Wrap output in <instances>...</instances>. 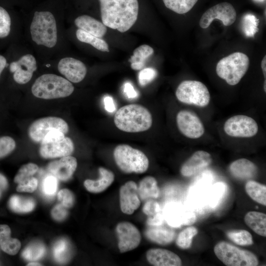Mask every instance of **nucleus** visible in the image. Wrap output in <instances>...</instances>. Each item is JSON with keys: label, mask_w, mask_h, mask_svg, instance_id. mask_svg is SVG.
Instances as JSON below:
<instances>
[{"label": "nucleus", "mask_w": 266, "mask_h": 266, "mask_svg": "<svg viewBox=\"0 0 266 266\" xmlns=\"http://www.w3.org/2000/svg\"><path fill=\"white\" fill-rule=\"evenodd\" d=\"M100 16L106 26L124 33L136 22L139 10L138 0H98Z\"/></svg>", "instance_id": "nucleus-1"}, {"label": "nucleus", "mask_w": 266, "mask_h": 266, "mask_svg": "<svg viewBox=\"0 0 266 266\" xmlns=\"http://www.w3.org/2000/svg\"><path fill=\"white\" fill-rule=\"evenodd\" d=\"M152 121L150 111L138 104H130L121 107L114 117L116 127L127 133L146 131L152 126Z\"/></svg>", "instance_id": "nucleus-2"}, {"label": "nucleus", "mask_w": 266, "mask_h": 266, "mask_svg": "<svg viewBox=\"0 0 266 266\" xmlns=\"http://www.w3.org/2000/svg\"><path fill=\"white\" fill-rule=\"evenodd\" d=\"M73 91L74 87L69 81L54 74L41 75L32 87V92L35 97L46 100L65 98Z\"/></svg>", "instance_id": "nucleus-3"}, {"label": "nucleus", "mask_w": 266, "mask_h": 266, "mask_svg": "<svg viewBox=\"0 0 266 266\" xmlns=\"http://www.w3.org/2000/svg\"><path fill=\"white\" fill-rule=\"evenodd\" d=\"M33 40L38 45L52 48L57 42L56 22L49 11H36L30 26Z\"/></svg>", "instance_id": "nucleus-4"}, {"label": "nucleus", "mask_w": 266, "mask_h": 266, "mask_svg": "<svg viewBox=\"0 0 266 266\" xmlns=\"http://www.w3.org/2000/svg\"><path fill=\"white\" fill-rule=\"evenodd\" d=\"M113 156L117 166L126 173H143L149 167L146 155L127 144L117 145L114 150Z\"/></svg>", "instance_id": "nucleus-5"}, {"label": "nucleus", "mask_w": 266, "mask_h": 266, "mask_svg": "<svg viewBox=\"0 0 266 266\" xmlns=\"http://www.w3.org/2000/svg\"><path fill=\"white\" fill-rule=\"evenodd\" d=\"M249 66V59L244 53H233L221 59L216 65L218 76L226 80L230 85L239 83L247 72Z\"/></svg>", "instance_id": "nucleus-6"}, {"label": "nucleus", "mask_w": 266, "mask_h": 266, "mask_svg": "<svg viewBox=\"0 0 266 266\" xmlns=\"http://www.w3.org/2000/svg\"><path fill=\"white\" fill-rule=\"evenodd\" d=\"M40 143L39 153L46 159L70 156L74 149L72 140L57 129L48 132Z\"/></svg>", "instance_id": "nucleus-7"}, {"label": "nucleus", "mask_w": 266, "mask_h": 266, "mask_svg": "<svg viewBox=\"0 0 266 266\" xmlns=\"http://www.w3.org/2000/svg\"><path fill=\"white\" fill-rule=\"evenodd\" d=\"M216 257L227 266H256L259 261L252 252L221 241L214 247Z\"/></svg>", "instance_id": "nucleus-8"}, {"label": "nucleus", "mask_w": 266, "mask_h": 266, "mask_svg": "<svg viewBox=\"0 0 266 266\" xmlns=\"http://www.w3.org/2000/svg\"><path fill=\"white\" fill-rule=\"evenodd\" d=\"M175 95L180 102L199 107L207 106L210 100L207 88L202 82L196 80L182 81L177 88Z\"/></svg>", "instance_id": "nucleus-9"}, {"label": "nucleus", "mask_w": 266, "mask_h": 266, "mask_svg": "<svg viewBox=\"0 0 266 266\" xmlns=\"http://www.w3.org/2000/svg\"><path fill=\"white\" fill-rule=\"evenodd\" d=\"M55 129L66 134L69 128L67 123L63 119L57 117H47L34 121L29 128L28 134L33 141L40 142L48 132Z\"/></svg>", "instance_id": "nucleus-10"}, {"label": "nucleus", "mask_w": 266, "mask_h": 266, "mask_svg": "<svg viewBox=\"0 0 266 266\" xmlns=\"http://www.w3.org/2000/svg\"><path fill=\"white\" fill-rule=\"evenodd\" d=\"M224 129L231 136L250 137L257 134L258 126L252 118L238 115L229 118L224 124Z\"/></svg>", "instance_id": "nucleus-11"}, {"label": "nucleus", "mask_w": 266, "mask_h": 266, "mask_svg": "<svg viewBox=\"0 0 266 266\" xmlns=\"http://www.w3.org/2000/svg\"><path fill=\"white\" fill-rule=\"evenodd\" d=\"M236 18V11L231 3L224 2L218 3L207 10L200 20L201 28H208L214 19H219L223 25L228 26L233 24Z\"/></svg>", "instance_id": "nucleus-12"}, {"label": "nucleus", "mask_w": 266, "mask_h": 266, "mask_svg": "<svg viewBox=\"0 0 266 266\" xmlns=\"http://www.w3.org/2000/svg\"><path fill=\"white\" fill-rule=\"evenodd\" d=\"M176 123L180 132L188 138H198L204 133V128L201 120L192 111H180L176 116Z\"/></svg>", "instance_id": "nucleus-13"}, {"label": "nucleus", "mask_w": 266, "mask_h": 266, "mask_svg": "<svg viewBox=\"0 0 266 266\" xmlns=\"http://www.w3.org/2000/svg\"><path fill=\"white\" fill-rule=\"evenodd\" d=\"M116 232L121 253L131 251L140 244V233L133 224L128 222H120L116 226Z\"/></svg>", "instance_id": "nucleus-14"}, {"label": "nucleus", "mask_w": 266, "mask_h": 266, "mask_svg": "<svg viewBox=\"0 0 266 266\" xmlns=\"http://www.w3.org/2000/svg\"><path fill=\"white\" fill-rule=\"evenodd\" d=\"M37 69L36 61L31 54H26L18 61L10 64V71L13 73V79L20 84L28 83Z\"/></svg>", "instance_id": "nucleus-15"}, {"label": "nucleus", "mask_w": 266, "mask_h": 266, "mask_svg": "<svg viewBox=\"0 0 266 266\" xmlns=\"http://www.w3.org/2000/svg\"><path fill=\"white\" fill-rule=\"evenodd\" d=\"M120 205L121 211L128 215L132 214L140 205L137 186L133 181H129L120 189Z\"/></svg>", "instance_id": "nucleus-16"}, {"label": "nucleus", "mask_w": 266, "mask_h": 266, "mask_svg": "<svg viewBox=\"0 0 266 266\" xmlns=\"http://www.w3.org/2000/svg\"><path fill=\"white\" fill-rule=\"evenodd\" d=\"M58 69L67 80L73 83H78L82 81L87 73V68L84 64L71 57L62 59L58 63Z\"/></svg>", "instance_id": "nucleus-17"}, {"label": "nucleus", "mask_w": 266, "mask_h": 266, "mask_svg": "<svg viewBox=\"0 0 266 266\" xmlns=\"http://www.w3.org/2000/svg\"><path fill=\"white\" fill-rule=\"evenodd\" d=\"M163 214L167 223L172 227L191 225L196 221V216L194 213L186 211L176 204H168Z\"/></svg>", "instance_id": "nucleus-18"}, {"label": "nucleus", "mask_w": 266, "mask_h": 266, "mask_svg": "<svg viewBox=\"0 0 266 266\" xmlns=\"http://www.w3.org/2000/svg\"><path fill=\"white\" fill-rule=\"evenodd\" d=\"M77 166L76 158L67 156L50 163L47 166V169L57 178L62 181H66L72 176Z\"/></svg>", "instance_id": "nucleus-19"}, {"label": "nucleus", "mask_w": 266, "mask_h": 266, "mask_svg": "<svg viewBox=\"0 0 266 266\" xmlns=\"http://www.w3.org/2000/svg\"><path fill=\"white\" fill-rule=\"evenodd\" d=\"M212 161L209 153L202 150L197 151L182 165L180 173L184 176H191L208 166Z\"/></svg>", "instance_id": "nucleus-20"}, {"label": "nucleus", "mask_w": 266, "mask_h": 266, "mask_svg": "<svg viewBox=\"0 0 266 266\" xmlns=\"http://www.w3.org/2000/svg\"><path fill=\"white\" fill-rule=\"evenodd\" d=\"M146 258L155 266H180L182 261L179 257L172 251L161 248H153L147 251Z\"/></svg>", "instance_id": "nucleus-21"}, {"label": "nucleus", "mask_w": 266, "mask_h": 266, "mask_svg": "<svg viewBox=\"0 0 266 266\" xmlns=\"http://www.w3.org/2000/svg\"><path fill=\"white\" fill-rule=\"evenodd\" d=\"M229 170L232 175L236 178L247 180L256 175L258 168L252 162L242 158L232 163L229 166Z\"/></svg>", "instance_id": "nucleus-22"}, {"label": "nucleus", "mask_w": 266, "mask_h": 266, "mask_svg": "<svg viewBox=\"0 0 266 266\" xmlns=\"http://www.w3.org/2000/svg\"><path fill=\"white\" fill-rule=\"evenodd\" d=\"M74 23L79 29L99 38L103 37L107 31V28L102 22L87 15L77 17Z\"/></svg>", "instance_id": "nucleus-23"}, {"label": "nucleus", "mask_w": 266, "mask_h": 266, "mask_svg": "<svg viewBox=\"0 0 266 266\" xmlns=\"http://www.w3.org/2000/svg\"><path fill=\"white\" fill-rule=\"evenodd\" d=\"M163 224L159 226H149L145 232L146 237L159 244L170 243L175 237V233L172 229L164 226Z\"/></svg>", "instance_id": "nucleus-24"}, {"label": "nucleus", "mask_w": 266, "mask_h": 266, "mask_svg": "<svg viewBox=\"0 0 266 266\" xmlns=\"http://www.w3.org/2000/svg\"><path fill=\"white\" fill-rule=\"evenodd\" d=\"M100 177L97 180L87 179L84 182L86 189L90 192L99 193L105 191L114 180V173L102 167L99 168Z\"/></svg>", "instance_id": "nucleus-25"}, {"label": "nucleus", "mask_w": 266, "mask_h": 266, "mask_svg": "<svg viewBox=\"0 0 266 266\" xmlns=\"http://www.w3.org/2000/svg\"><path fill=\"white\" fill-rule=\"evenodd\" d=\"M137 192L140 200L142 201L158 198L160 190L157 180L151 176L144 177L137 186Z\"/></svg>", "instance_id": "nucleus-26"}, {"label": "nucleus", "mask_w": 266, "mask_h": 266, "mask_svg": "<svg viewBox=\"0 0 266 266\" xmlns=\"http://www.w3.org/2000/svg\"><path fill=\"white\" fill-rule=\"evenodd\" d=\"M143 213L147 216L148 226H159L165 221L163 211L156 201L149 200L146 201L142 208Z\"/></svg>", "instance_id": "nucleus-27"}, {"label": "nucleus", "mask_w": 266, "mask_h": 266, "mask_svg": "<svg viewBox=\"0 0 266 266\" xmlns=\"http://www.w3.org/2000/svg\"><path fill=\"white\" fill-rule=\"evenodd\" d=\"M245 224L255 233L266 236V215L258 211H250L244 217Z\"/></svg>", "instance_id": "nucleus-28"}, {"label": "nucleus", "mask_w": 266, "mask_h": 266, "mask_svg": "<svg viewBox=\"0 0 266 266\" xmlns=\"http://www.w3.org/2000/svg\"><path fill=\"white\" fill-rule=\"evenodd\" d=\"M154 53L153 49L150 46L143 44L136 48L133 55L129 59L131 67L133 70H141L145 66V62Z\"/></svg>", "instance_id": "nucleus-29"}, {"label": "nucleus", "mask_w": 266, "mask_h": 266, "mask_svg": "<svg viewBox=\"0 0 266 266\" xmlns=\"http://www.w3.org/2000/svg\"><path fill=\"white\" fill-rule=\"evenodd\" d=\"M245 191L254 201L266 205V186L254 180L248 181L245 186Z\"/></svg>", "instance_id": "nucleus-30"}, {"label": "nucleus", "mask_w": 266, "mask_h": 266, "mask_svg": "<svg viewBox=\"0 0 266 266\" xmlns=\"http://www.w3.org/2000/svg\"><path fill=\"white\" fill-rule=\"evenodd\" d=\"M9 206L11 209L15 212L27 213L33 209L35 202L32 198L14 195L10 199Z\"/></svg>", "instance_id": "nucleus-31"}, {"label": "nucleus", "mask_w": 266, "mask_h": 266, "mask_svg": "<svg viewBox=\"0 0 266 266\" xmlns=\"http://www.w3.org/2000/svg\"><path fill=\"white\" fill-rule=\"evenodd\" d=\"M76 35L79 41L90 44L100 51L109 52L108 44L100 38L96 37L79 29L76 31Z\"/></svg>", "instance_id": "nucleus-32"}, {"label": "nucleus", "mask_w": 266, "mask_h": 266, "mask_svg": "<svg viewBox=\"0 0 266 266\" xmlns=\"http://www.w3.org/2000/svg\"><path fill=\"white\" fill-rule=\"evenodd\" d=\"M53 253L55 260L59 263L67 262L71 257V247L69 242L65 239L57 241L53 246Z\"/></svg>", "instance_id": "nucleus-33"}, {"label": "nucleus", "mask_w": 266, "mask_h": 266, "mask_svg": "<svg viewBox=\"0 0 266 266\" xmlns=\"http://www.w3.org/2000/svg\"><path fill=\"white\" fill-rule=\"evenodd\" d=\"M198 0H162L167 9L179 14L189 12Z\"/></svg>", "instance_id": "nucleus-34"}, {"label": "nucleus", "mask_w": 266, "mask_h": 266, "mask_svg": "<svg viewBox=\"0 0 266 266\" xmlns=\"http://www.w3.org/2000/svg\"><path fill=\"white\" fill-rule=\"evenodd\" d=\"M46 252L45 247L40 242H34L30 244L23 250L22 256L28 261H36L42 257Z\"/></svg>", "instance_id": "nucleus-35"}, {"label": "nucleus", "mask_w": 266, "mask_h": 266, "mask_svg": "<svg viewBox=\"0 0 266 266\" xmlns=\"http://www.w3.org/2000/svg\"><path fill=\"white\" fill-rule=\"evenodd\" d=\"M226 234L230 240L239 245L248 246L253 243L251 234L244 230L229 231L227 232Z\"/></svg>", "instance_id": "nucleus-36"}, {"label": "nucleus", "mask_w": 266, "mask_h": 266, "mask_svg": "<svg viewBox=\"0 0 266 266\" xmlns=\"http://www.w3.org/2000/svg\"><path fill=\"white\" fill-rule=\"evenodd\" d=\"M198 233V230L193 226L189 227L182 230L178 235L176 243L178 247L183 249L189 248L193 237Z\"/></svg>", "instance_id": "nucleus-37"}, {"label": "nucleus", "mask_w": 266, "mask_h": 266, "mask_svg": "<svg viewBox=\"0 0 266 266\" xmlns=\"http://www.w3.org/2000/svg\"><path fill=\"white\" fill-rule=\"evenodd\" d=\"M259 19L253 14H245L242 19V28L247 37H253L258 31Z\"/></svg>", "instance_id": "nucleus-38"}, {"label": "nucleus", "mask_w": 266, "mask_h": 266, "mask_svg": "<svg viewBox=\"0 0 266 266\" xmlns=\"http://www.w3.org/2000/svg\"><path fill=\"white\" fill-rule=\"evenodd\" d=\"M38 166L33 163H29L21 167L14 178V182L21 183L32 177L38 170Z\"/></svg>", "instance_id": "nucleus-39"}, {"label": "nucleus", "mask_w": 266, "mask_h": 266, "mask_svg": "<svg viewBox=\"0 0 266 266\" xmlns=\"http://www.w3.org/2000/svg\"><path fill=\"white\" fill-rule=\"evenodd\" d=\"M57 178L53 175H48L44 178L41 184V190L45 196L53 197L56 194L58 188Z\"/></svg>", "instance_id": "nucleus-40"}, {"label": "nucleus", "mask_w": 266, "mask_h": 266, "mask_svg": "<svg viewBox=\"0 0 266 266\" xmlns=\"http://www.w3.org/2000/svg\"><path fill=\"white\" fill-rule=\"evenodd\" d=\"M11 19L7 11L0 6V38L8 36L10 31Z\"/></svg>", "instance_id": "nucleus-41"}, {"label": "nucleus", "mask_w": 266, "mask_h": 266, "mask_svg": "<svg viewBox=\"0 0 266 266\" xmlns=\"http://www.w3.org/2000/svg\"><path fill=\"white\" fill-rule=\"evenodd\" d=\"M1 249L5 253L11 255H16L21 248L20 241L16 239L9 237L0 244Z\"/></svg>", "instance_id": "nucleus-42"}, {"label": "nucleus", "mask_w": 266, "mask_h": 266, "mask_svg": "<svg viewBox=\"0 0 266 266\" xmlns=\"http://www.w3.org/2000/svg\"><path fill=\"white\" fill-rule=\"evenodd\" d=\"M15 146V142L11 137L5 136L0 137V158L10 154L14 150Z\"/></svg>", "instance_id": "nucleus-43"}, {"label": "nucleus", "mask_w": 266, "mask_h": 266, "mask_svg": "<svg viewBox=\"0 0 266 266\" xmlns=\"http://www.w3.org/2000/svg\"><path fill=\"white\" fill-rule=\"evenodd\" d=\"M157 72L153 68L148 67L142 69L138 74L139 84L144 86L152 81L157 76Z\"/></svg>", "instance_id": "nucleus-44"}, {"label": "nucleus", "mask_w": 266, "mask_h": 266, "mask_svg": "<svg viewBox=\"0 0 266 266\" xmlns=\"http://www.w3.org/2000/svg\"><path fill=\"white\" fill-rule=\"evenodd\" d=\"M58 200L66 208L71 207L74 202V197L72 193L67 189L60 190L57 194Z\"/></svg>", "instance_id": "nucleus-45"}, {"label": "nucleus", "mask_w": 266, "mask_h": 266, "mask_svg": "<svg viewBox=\"0 0 266 266\" xmlns=\"http://www.w3.org/2000/svg\"><path fill=\"white\" fill-rule=\"evenodd\" d=\"M37 185V179L32 176L26 181L18 184L16 190L18 192L32 193L36 189Z\"/></svg>", "instance_id": "nucleus-46"}, {"label": "nucleus", "mask_w": 266, "mask_h": 266, "mask_svg": "<svg viewBox=\"0 0 266 266\" xmlns=\"http://www.w3.org/2000/svg\"><path fill=\"white\" fill-rule=\"evenodd\" d=\"M67 213L66 208L61 203L56 205L53 208L51 215L55 220L62 221L67 216Z\"/></svg>", "instance_id": "nucleus-47"}, {"label": "nucleus", "mask_w": 266, "mask_h": 266, "mask_svg": "<svg viewBox=\"0 0 266 266\" xmlns=\"http://www.w3.org/2000/svg\"><path fill=\"white\" fill-rule=\"evenodd\" d=\"M124 92L129 99L136 98L138 94L133 86L130 82H126L124 86Z\"/></svg>", "instance_id": "nucleus-48"}, {"label": "nucleus", "mask_w": 266, "mask_h": 266, "mask_svg": "<svg viewBox=\"0 0 266 266\" xmlns=\"http://www.w3.org/2000/svg\"><path fill=\"white\" fill-rule=\"evenodd\" d=\"M11 230L6 225H0V244L10 237Z\"/></svg>", "instance_id": "nucleus-49"}, {"label": "nucleus", "mask_w": 266, "mask_h": 266, "mask_svg": "<svg viewBox=\"0 0 266 266\" xmlns=\"http://www.w3.org/2000/svg\"><path fill=\"white\" fill-rule=\"evenodd\" d=\"M105 110L108 112H113L116 110V106L113 98L111 96H105L103 99Z\"/></svg>", "instance_id": "nucleus-50"}, {"label": "nucleus", "mask_w": 266, "mask_h": 266, "mask_svg": "<svg viewBox=\"0 0 266 266\" xmlns=\"http://www.w3.org/2000/svg\"><path fill=\"white\" fill-rule=\"evenodd\" d=\"M8 182L5 177L0 173V197L1 193L6 189Z\"/></svg>", "instance_id": "nucleus-51"}, {"label": "nucleus", "mask_w": 266, "mask_h": 266, "mask_svg": "<svg viewBox=\"0 0 266 266\" xmlns=\"http://www.w3.org/2000/svg\"><path fill=\"white\" fill-rule=\"evenodd\" d=\"M6 65L7 63L6 59L3 56L0 55V76L2 70L6 66Z\"/></svg>", "instance_id": "nucleus-52"}, {"label": "nucleus", "mask_w": 266, "mask_h": 266, "mask_svg": "<svg viewBox=\"0 0 266 266\" xmlns=\"http://www.w3.org/2000/svg\"><path fill=\"white\" fill-rule=\"evenodd\" d=\"M261 67L265 76L266 77V56H265L261 62Z\"/></svg>", "instance_id": "nucleus-53"}, {"label": "nucleus", "mask_w": 266, "mask_h": 266, "mask_svg": "<svg viewBox=\"0 0 266 266\" xmlns=\"http://www.w3.org/2000/svg\"><path fill=\"white\" fill-rule=\"evenodd\" d=\"M27 266H41L39 263L36 262H32L29 263Z\"/></svg>", "instance_id": "nucleus-54"}, {"label": "nucleus", "mask_w": 266, "mask_h": 266, "mask_svg": "<svg viewBox=\"0 0 266 266\" xmlns=\"http://www.w3.org/2000/svg\"><path fill=\"white\" fill-rule=\"evenodd\" d=\"M266 80H265V82H264V91H265V92H266Z\"/></svg>", "instance_id": "nucleus-55"}, {"label": "nucleus", "mask_w": 266, "mask_h": 266, "mask_svg": "<svg viewBox=\"0 0 266 266\" xmlns=\"http://www.w3.org/2000/svg\"><path fill=\"white\" fill-rule=\"evenodd\" d=\"M255 0L258 1H264L265 0Z\"/></svg>", "instance_id": "nucleus-56"}]
</instances>
